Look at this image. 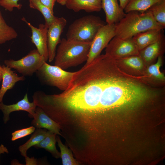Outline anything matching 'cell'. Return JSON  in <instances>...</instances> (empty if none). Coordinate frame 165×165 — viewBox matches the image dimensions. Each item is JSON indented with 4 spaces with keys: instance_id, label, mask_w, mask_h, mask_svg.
I'll list each match as a JSON object with an SVG mask.
<instances>
[{
    "instance_id": "cell-1",
    "label": "cell",
    "mask_w": 165,
    "mask_h": 165,
    "mask_svg": "<svg viewBox=\"0 0 165 165\" xmlns=\"http://www.w3.org/2000/svg\"><path fill=\"white\" fill-rule=\"evenodd\" d=\"M164 28L155 20L148 9L144 12L133 11L126 13L115 24V36L123 39L130 38L149 29Z\"/></svg>"
},
{
    "instance_id": "cell-2",
    "label": "cell",
    "mask_w": 165,
    "mask_h": 165,
    "mask_svg": "<svg viewBox=\"0 0 165 165\" xmlns=\"http://www.w3.org/2000/svg\"><path fill=\"white\" fill-rule=\"evenodd\" d=\"M91 43L62 38L56 52L54 65L64 70L86 61Z\"/></svg>"
},
{
    "instance_id": "cell-3",
    "label": "cell",
    "mask_w": 165,
    "mask_h": 165,
    "mask_svg": "<svg viewBox=\"0 0 165 165\" xmlns=\"http://www.w3.org/2000/svg\"><path fill=\"white\" fill-rule=\"evenodd\" d=\"M105 23L98 16H84L75 20L69 26L67 39L81 42H91L99 29Z\"/></svg>"
},
{
    "instance_id": "cell-4",
    "label": "cell",
    "mask_w": 165,
    "mask_h": 165,
    "mask_svg": "<svg viewBox=\"0 0 165 165\" xmlns=\"http://www.w3.org/2000/svg\"><path fill=\"white\" fill-rule=\"evenodd\" d=\"M76 72L66 71L59 67L45 62L35 72L40 82L65 90L69 86Z\"/></svg>"
},
{
    "instance_id": "cell-5",
    "label": "cell",
    "mask_w": 165,
    "mask_h": 165,
    "mask_svg": "<svg viewBox=\"0 0 165 165\" xmlns=\"http://www.w3.org/2000/svg\"><path fill=\"white\" fill-rule=\"evenodd\" d=\"M45 62V59L37 50L34 49L19 60H6L4 63L6 66L15 69L22 75L31 76L35 73Z\"/></svg>"
},
{
    "instance_id": "cell-6",
    "label": "cell",
    "mask_w": 165,
    "mask_h": 165,
    "mask_svg": "<svg viewBox=\"0 0 165 165\" xmlns=\"http://www.w3.org/2000/svg\"><path fill=\"white\" fill-rule=\"evenodd\" d=\"M105 54L114 59L138 55L139 51L133 38L123 39L115 36L105 48Z\"/></svg>"
},
{
    "instance_id": "cell-7",
    "label": "cell",
    "mask_w": 165,
    "mask_h": 165,
    "mask_svg": "<svg viewBox=\"0 0 165 165\" xmlns=\"http://www.w3.org/2000/svg\"><path fill=\"white\" fill-rule=\"evenodd\" d=\"M115 24H106L98 30L92 42L86 64L100 55L111 40L115 36Z\"/></svg>"
},
{
    "instance_id": "cell-8",
    "label": "cell",
    "mask_w": 165,
    "mask_h": 165,
    "mask_svg": "<svg viewBox=\"0 0 165 165\" xmlns=\"http://www.w3.org/2000/svg\"><path fill=\"white\" fill-rule=\"evenodd\" d=\"M67 23L63 17H57L48 27L47 33L48 60L50 62L54 59L57 45L61 41L60 37Z\"/></svg>"
},
{
    "instance_id": "cell-9",
    "label": "cell",
    "mask_w": 165,
    "mask_h": 165,
    "mask_svg": "<svg viewBox=\"0 0 165 165\" xmlns=\"http://www.w3.org/2000/svg\"><path fill=\"white\" fill-rule=\"evenodd\" d=\"M114 59L121 70L131 76H142L147 68L139 55Z\"/></svg>"
},
{
    "instance_id": "cell-10",
    "label": "cell",
    "mask_w": 165,
    "mask_h": 165,
    "mask_svg": "<svg viewBox=\"0 0 165 165\" xmlns=\"http://www.w3.org/2000/svg\"><path fill=\"white\" fill-rule=\"evenodd\" d=\"M22 20L25 22L31 30V41L37 48L39 53L45 59L46 61L48 59L47 48V33L48 28L45 24H40L37 28L28 22L24 17Z\"/></svg>"
},
{
    "instance_id": "cell-11",
    "label": "cell",
    "mask_w": 165,
    "mask_h": 165,
    "mask_svg": "<svg viewBox=\"0 0 165 165\" xmlns=\"http://www.w3.org/2000/svg\"><path fill=\"white\" fill-rule=\"evenodd\" d=\"M37 106L33 101L29 102L27 93H26L22 100L15 104L6 105L3 102L0 103V110L3 114V120L4 123L6 124L10 120V114L14 112L22 111L28 113V116L32 118L35 113Z\"/></svg>"
},
{
    "instance_id": "cell-12",
    "label": "cell",
    "mask_w": 165,
    "mask_h": 165,
    "mask_svg": "<svg viewBox=\"0 0 165 165\" xmlns=\"http://www.w3.org/2000/svg\"><path fill=\"white\" fill-rule=\"evenodd\" d=\"M163 55L159 56L155 63L148 66L141 78L149 83L154 86H165V75L160 68L163 64Z\"/></svg>"
},
{
    "instance_id": "cell-13",
    "label": "cell",
    "mask_w": 165,
    "mask_h": 165,
    "mask_svg": "<svg viewBox=\"0 0 165 165\" xmlns=\"http://www.w3.org/2000/svg\"><path fill=\"white\" fill-rule=\"evenodd\" d=\"M31 124L36 128L46 129L56 135L60 133L61 125L50 118L40 107L37 106Z\"/></svg>"
},
{
    "instance_id": "cell-14",
    "label": "cell",
    "mask_w": 165,
    "mask_h": 165,
    "mask_svg": "<svg viewBox=\"0 0 165 165\" xmlns=\"http://www.w3.org/2000/svg\"><path fill=\"white\" fill-rule=\"evenodd\" d=\"M165 51V41L164 36L159 40L140 50L139 55L147 67L154 63L158 58L163 55Z\"/></svg>"
},
{
    "instance_id": "cell-15",
    "label": "cell",
    "mask_w": 165,
    "mask_h": 165,
    "mask_svg": "<svg viewBox=\"0 0 165 165\" xmlns=\"http://www.w3.org/2000/svg\"><path fill=\"white\" fill-rule=\"evenodd\" d=\"M101 0L102 9L105 13L107 24H116L125 16L126 13L120 7L118 0Z\"/></svg>"
},
{
    "instance_id": "cell-16",
    "label": "cell",
    "mask_w": 165,
    "mask_h": 165,
    "mask_svg": "<svg viewBox=\"0 0 165 165\" xmlns=\"http://www.w3.org/2000/svg\"><path fill=\"white\" fill-rule=\"evenodd\" d=\"M163 30L149 29L134 36L132 38L139 51L160 40L164 36Z\"/></svg>"
},
{
    "instance_id": "cell-17",
    "label": "cell",
    "mask_w": 165,
    "mask_h": 165,
    "mask_svg": "<svg viewBox=\"0 0 165 165\" xmlns=\"http://www.w3.org/2000/svg\"><path fill=\"white\" fill-rule=\"evenodd\" d=\"M3 69L2 82L0 89V103L3 102V97L6 92L12 89L18 82L25 80V76H19L11 68L6 66L2 65Z\"/></svg>"
},
{
    "instance_id": "cell-18",
    "label": "cell",
    "mask_w": 165,
    "mask_h": 165,
    "mask_svg": "<svg viewBox=\"0 0 165 165\" xmlns=\"http://www.w3.org/2000/svg\"><path fill=\"white\" fill-rule=\"evenodd\" d=\"M65 5L75 12L82 10L88 13L98 12L102 9L101 0H67Z\"/></svg>"
},
{
    "instance_id": "cell-19",
    "label": "cell",
    "mask_w": 165,
    "mask_h": 165,
    "mask_svg": "<svg viewBox=\"0 0 165 165\" xmlns=\"http://www.w3.org/2000/svg\"><path fill=\"white\" fill-rule=\"evenodd\" d=\"M48 130L43 128H36L30 138L25 143L20 145L18 150L20 155L24 158L27 156L28 149L40 142L47 135Z\"/></svg>"
},
{
    "instance_id": "cell-20",
    "label": "cell",
    "mask_w": 165,
    "mask_h": 165,
    "mask_svg": "<svg viewBox=\"0 0 165 165\" xmlns=\"http://www.w3.org/2000/svg\"><path fill=\"white\" fill-rule=\"evenodd\" d=\"M56 134L48 130L46 136L39 144L34 146L36 149L43 148L50 152L56 159L60 157V153L56 146L57 142Z\"/></svg>"
},
{
    "instance_id": "cell-21",
    "label": "cell",
    "mask_w": 165,
    "mask_h": 165,
    "mask_svg": "<svg viewBox=\"0 0 165 165\" xmlns=\"http://www.w3.org/2000/svg\"><path fill=\"white\" fill-rule=\"evenodd\" d=\"M163 0H130L124 9L126 13L133 11L144 12Z\"/></svg>"
},
{
    "instance_id": "cell-22",
    "label": "cell",
    "mask_w": 165,
    "mask_h": 165,
    "mask_svg": "<svg viewBox=\"0 0 165 165\" xmlns=\"http://www.w3.org/2000/svg\"><path fill=\"white\" fill-rule=\"evenodd\" d=\"M29 6L38 10L42 14L45 20V25L48 28L57 18L49 8L43 4L40 0H29Z\"/></svg>"
},
{
    "instance_id": "cell-23",
    "label": "cell",
    "mask_w": 165,
    "mask_h": 165,
    "mask_svg": "<svg viewBox=\"0 0 165 165\" xmlns=\"http://www.w3.org/2000/svg\"><path fill=\"white\" fill-rule=\"evenodd\" d=\"M18 36L16 31L6 23L0 10V45L16 38Z\"/></svg>"
},
{
    "instance_id": "cell-24",
    "label": "cell",
    "mask_w": 165,
    "mask_h": 165,
    "mask_svg": "<svg viewBox=\"0 0 165 165\" xmlns=\"http://www.w3.org/2000/svg\"><path fill=\"white\" fill-rule=\"evenodd\" d=\"M57 142L60 150V157L63 165H77L78 162L74 158L71 151L62 142L59 136L56 137Z\"/></svg>"
},
{
    "instance_id": "cell-25",
    "label": "cell",
    "mask_w": 165,
    "mask_h": 165,
    "mask_svg": "<svg viewBox=\"0 0 165 165\" xmlns=\"http://www.w3.org/2000/svg\"><path fill=\"white\" fill-rule=\"evenodd\" d=\"M155 20L165 28V0L160 1L148 9Z\"/></svg>"
},
{
    "instance_id": "cell-26",
    "label": "cell",
    "mask_w": 165,
    "mask_h": 165,
    "mask_svg": "<svg viewBox=\"0 0 165 165\" xmlns=\"http://www.w3.org/2000/svg\"><path fill=\"white\" fill-rule=\"evenodd\" d=\"M36 128L32 126L28 127L17 130L12 133L11 140L14 141L33 133Z\"/></svg>"
},
{
    "instance_id": "cell-27",
    "label": "cell",
    "mask_w": 165,
    "mask_h": 165,
    "mask_svg": "<svg viewBox=\"0 0 165 165\" xmlns=\"http://www.w3.org/2000/svg\"><path fill=\"white\" fill-rule=\"evenodd\" d=\"M19 0H0V6L6 10L11 12L14 8L19 9L21 8L22 5L18 3Z\"/></svg>"
},
{
    "instance_id": "cell-28",
    "label": "cell",
    "mask_w": 165,
    "mask_h": 165,
    "mask_svg": "<svg viewBox=\"0 0 165 165\" xmlns=\"http://www.w3.org/2000/svg\"><path fill=\"white\" fill-rule=\"evenodd\" d=\"M44 5L49 8L52 12L55 2L57 0H40Z\"/></svg>"
},
{
    "instance_id": "cell-29",
    "label": "cell",
    "mask_w": 165,
    "mask_h": 165,
    "mask_svg": "<svg viewBox=\"0 0 165 165\" xmlns=\"http://www.w3.org/2000/svg\"><path fill=\"white\" fill-rule=\"evenodd\" d=\"M25 158L26 165H38V161L33 157L30 158L27 156Z\"/></svg>"
},
{
    "instance_id": "cell-30",
    "label": "cell",
    "mask_w": 165,
    "mask_h": 165,
    "mask_svg": "<svg viewBox=\"0 0 165 165\" xmlns=\"http://www.w3.org/2000/svg\"><path fill=\"white\" fill-rule=\"evenodd\" d=\"M5 153H9V151L6 147L2 144L0 145V157L2 154H5Z\"/></svg>"
},
{
    "instance_id": "cell-31",
    "label": "cell",
    "mask_w": 165,
    "mask_h": 165,
    "mask_svg": "<svg viewBox=\"0 0 165 165\" xmlns=\"http://www.w3.org/2000/svg\"><path fill=\"white\" fill-rule=\"evenodd\" d=\"M120 7L124 10V9L130 0H119Z\"/></svg>"
},
{
    "instance_id": "cell-32",
    "label": "cell",
    "mask_w": 165,
    "mask_h": 165,
    "mask_svg": "<svg viewBox=\"0 0 165 165\" xmlns=\"http://www.w3.org/2000/svg\"><path fill=\"white\" fill-rule=\"evenodd\" d=\"M67 0H57L56 2L62 6L65 5Z\"/></svg>"
},
{
    "instance_id": "cell-33",
    "label": "cell",
    "mask_w": 165,
    "mask_h": 165,
    "mask_svg": "<svg viewBox=\"0 0 165 165\" xmlns=\"http://www.w3.org/2000/svg\"><path fill=\"white\" fill-rule=\"evenodd\" d=\"M3 76V69L1 66L0 64V82L2 80Z\"/></svg>"
}]
</instances>
